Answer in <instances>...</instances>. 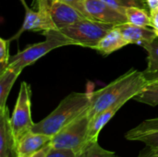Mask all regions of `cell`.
Returning <instances> with one entry per match:
<instances>
[{
	"label": "cell",
	"mask_w": 158,
	"mask_h": 157,
	"mask_svg": "<svg viewBox=\"0 0 158 157\" xmlns=\"http://www.w3.org/2000/svg\"><path fill=\"white\" fill-rule=\"evenodd\" d=\"M147 84L148 81L143 71L131 68L104 88L91 93V102L88 108L89 118L92 119L97 114L115 105H125Z\"/></svg>",
	"instance_id": "1"
},
{
	"label": "cell",
	"mask_w": 158,
	"mask_h": 157,
	"mask_svg": "<svg viewBox=\"0 0 158 157\" xmlns=\"http://www.w3.org/2000/svg\"><path fill=\"white\" fill-rule=\"evenodd\" d=\"M91 102V93H71L66 96L46 118L35 123L31 131L55 136L86 110Z\"/></svg>",
	"instance_id": "2"
},
{
	"label": "cell",
	"mask_w": 158,
	"mask_h": 157,
	"mask_svg": "<svg viewBox=\"0 0 158 157\" xmlns=\"http://www.w3.org/2000/svg\"><path fill=\"white\" fill-rule=\"evenodd\" d=\"M43 34L46 38L44 42L31 44L17 55L10 56L7 68L23 70L24 68L33 64L50 51L65 45H73L72 42L58 31H50Z\"/></svg>",
	"instance_id": "3"
},
{
	"label": "cell",
	"mask_w": 158,
	"mask_h": 157,
	"mask_svg": "<svg viewBox=\"0 0 158 157\" xmlns=\"http://www.w3.org/2000/svg\"><path fill=\"white\" fill-rule=\"evenodd\" d=\"M114 27L111 24L85 18L58 31L71 41L73 45L94 49Z\"/></svg>",
	"instance_id": "4"
},
{
	"label": "cell",
	"mask_w": 158,
	"mask_h": 157,
	"mask_svg": "<svg viewBox=\"0 0 158 157\" xmlns=\"http://www.w3.org/2000/svg\"><path fill=\"white\" fill-rule=\"evenodd\" d=\"M89 123L90 118L88 110H86L74 121L52 137V147L55 149L71 150L77 155L82 154L90 146L87 145Z\"/></svg>",
	"instance_id": "5"
},
{
	"label": "cell",
	"mask_w": 158,
	"mask_h": 157,
	"mask_svg": "<svg viewBox=\"0 0 158 157\" xmlns=\"http://www.w3.org/2000/svg\"><path fill=\"white\" fill-rule=\"evenodd\" d=\"M31 85L22 81L19 88L18 99L10 118V125L16 144L30 131L35 123L31 119Z\"/></svg>",
	"instance_id": "6"
},
{
	"label": "cell",
	"mask_w": 158,
	"mask_h": 157,
	"mask_svg": "<svg viewBox=\"0 0 158 157\" xmlns=\"http://www.w3.org/2000/svg\"><path fill=\"white\" fill-rule=\"evenodd\" d=\"M84 6L92 19L114 26L127 22L125 14L103 0H85Z\"/></svg>",
	"instance_id": "7"
},
{
	"label": "cell",
	"mask_w": 158,
	"mask_h": 157,
	"mask_svg": "<svg viewBox=\"0 0 158 157\" xmlns=\"http://www.w3.org/2000/svg\"><path fill=\"white\" fill-rule=\"evenodd\" d=\"M49 13L56 26V31L63 30L82 19H85V17L78 9L61 0L52 1Z\"/></svg>",
	"instance_id": "8"
},
{
	"label": "cell",
	"mask_w": 158,
	"mask_h": 157,
	"mask_svg": "<svg viewBox=\"0 0 158 157\" xmlns=\"http://www.w3.org/2000/svg\"><path fill=\"white\" fill-rule=\"evenodd\" d=\"M115 27L121 32L122 36L130 44H138L143 48L149 45L157 37L154 29H150L148 27L136 26L129 22L122 23Z\"/></svg>",
	"instance_id": "9"
},
{
	"label": "cell",
	"mask_w": 158,
	"mask_h": 157,
	"mask_svg": "<svg viewBox=\"0 0 158 157\" xmlns=\"http://www.w3.org/2000/svg\"><path fill=\"white\" fill-rule=\"evenodd\" d=\"M0 157H18L7 106L0 111Z\"/></svg>",
	"instance_id": "10"
},
{
	"label": "cell",
	"mask_w": 158,
	"mask_h": 157,
	"mask_svg": "<svg viewBox=\"0 0 158 157\" xmlns=\"http://www.w3.org/2000/svg\"><path fill=\"white\" fill-rule=\"evenodd\" d=\"M52 137L30 131L17 144L18 157H29L50 144Z\"/></svg>",
	"instance_id": "11"
},
{
	"label": "cell",
	"mask_w": 158,
	"mask_h": 157,
	"mask_svg": "<svg viewBox=\"0 0 158 157\" xmlns=\"http://www.w3.org/2000/svg\"><path fill=\"white\" fill-rule=\"evenodd\" d=\"M25 9H26L25 19L20 32L25 31H42L43 33H44L46 31L56 30L50 17L39 11L32 10L30 7H27Z\"/></svg>",
	"instance_id": "12"
},
{
	"label": "cell",
	"mask_w": 158,
	"mask_h": 157,
	"mask_svg": "<svg viewBox=\"0 0 158 157\" xmlns=\"http://www.w3.org/2000/svg\"><path fill=\"white\" fill-rule=\"evenodd\" d=\"M124 105V104H118L115 105L105 111L97 114L92 119H90L89 129H88V135H87V145H91L94 142L97 141L98 135L102 129L108 123V121L116 115V113Z\"/></svg>",
	"instance_id": "13"
},
{
	"label": "cell",
	"mask_w": 158,
	"mask_h": 157,
	"mask_svg": "<svg viewBox=\"0 0 158 157\" xmlns=\"http://www.w3.org/2000/svg\"><path fill=\"white\" fill-rule=\"evenodd\" d=\"M129 44L130 43L125 40L121 32L116 27H114L104 36V38H102V40L94 49L101 53L103 56H108Z\"/></svg>",
	"instance_id": "14"
},
{
	"label": "cell",
	"mask_w": 158,
	"mask_h": 157,
	"mask_svg": "<svg viewBox=\"0 0 158 157\" xmlns=\"http://www.w3.org/2000/svg\"><path fill=\"white\" fill-rule=\"evenodd\" d=\"M21 71L22 70L19 69L6 68V69L0 74V111L6 107L8 94Z\"/></svg>",
	"instance_id": "15"
},
{
	"label": "cell",
	"mask_w": 158,
	"mask_h": 157,
	"mask_svg": "<svg viewBox=\"0 0 158 157\" xmlns=\"http://www.w3.org/2000/svg\"><path fill=\"white\" fill-rule=\"evenodd\" d=\"M148 52L147 68L143 71L148 82L158 80V36L144 48Z\"/></svg>",
	"instance_id": "16"
},
{
	"label": "cell",
	"mask_w": 158,
	"mask_h": 157,
	"mask_svg": "<svg viewBox=\"0 0 158 157\" xmlns=\"http://www.w3.org/2000/svg\"><path fill=\"white\" fill-rule=\"evenodd\" d=\"M125 16L127 22L141 26V27H151V13L149 9L142 7H129L125 10Z\"/></svg>",
	"instance_id": "17"
},
{
	"label": "cell",
	"mask_w": 158,
	"mask_h": 157,
	"mask_svg": "<svg viewBox=\"0 0 158 157\" xmlns=\"http://www.w3.org/2000/svg\"><path fill=\"white\" fill-rule=\"evenodd\" d=\"M133 100L151 106L158 105V80L148 82V84L133 97Z\"/></svg>",
	"instance_id": "18"
},
{
	"label": "cell",
	"mask_w": 158,
	"mask_h": 157,
	"mask_svg": "<svg viewBox=\"0 0 158 157\" xmlns=\"http://www.w3.org/2000/svg\"><path fill=\"white\" fill-rule=\"evenodd\" d=\"M155 130H158V118L144 120L140 125H138L136 128L129 130L126 133L125 137L127 140L132 141L138 135L147 133V132H151V131H155Z\"/></svg>",
	"instance_id": "19"
},
{
	"label": "cell",
	"mask_w": 158,
	"mask_h": 157,
	"mask_svg": "<svg viewBox=\"0 0 158 157\" xmlns=\"http://www.w3.org/2000/svg\"><path fill=\"white\" fill-rule=\"evenodd\" d=\"M115 7L116 9L119 10L121 13L125 14V10L129 7H142V8H148L146 0H103Z\"/></svg>",
	"instance_id": "20"
},
{
	"label": "cell",
	"mask_w": 158,
	"mask_h": 157,
	"mask_svg": "<svg viewBox=\"0 0 158 157\" xmlns=\"http://www.w3.org/2000/svg\"><path fill=\"white\" fill-rule=\"evenodd\" d=\"M81 157H119L114 152L107 151L102 148L98 141L94 142L82 154Z\"/></svg>",
	"instance_id": "21"
},
{
	"label": "cell",
	"mask_w": 158,
	"mask_h": 157,
	"mask_svg": "<svg viewBox=\"0 0 158 157\" xmlns=\"http://www.w3.org/2000/svg\"><path fill=\"white\" fill-rule=\"evenodd\" d=\"M132 141L143 142V143L147 145L149 150L154 151V152H158V130L138 135Z\"/></svg>",
	"instance_id": "22"
},
{
	"label": "cell",
	"mask_w": 158,
	"mask_h": 157,
	"mask_svg": "<svg viewBox=\"0 0 158 157\" xmlns=\"http://www.w3.org/2000/svg\"><path fill=\"white\" fill-rule=\"evenodd\" d=\"M9 40L0 38V74L3 73L9 62Z\"/></svg>",
	"instance_id": "23"
},
{
	"label": "cell",
	"mask_w": 158,
	"mask_h": 157,
	"mask_svg": "<svg viewBox=\"0 0 158 157\" xmlns=\"http://www.w3.org/2000/svg\"><path fill=\"white\" fill-rule=\"evenodd\" d=\"M81 155H77L75 152L71 150H64V149H55L52 148L48 153L46 157H81Z\"/></svg>",
	"instance_id": "24"
},
{
	"label": "cell",
	"mask_w": 158,
	"mask_h": 157,
	"mask_svg": "<svg viewBox=\"0 0 158 157\" xmlns=\"http://www.w3.org/2000/svg\"><path fill=\"white\" fill-rule=\"evenodd\" d=\"M70 6H72L73 7H75L76 9H78L85 18L87 19H90V17L88 16L87 12H86V9H85V6H84V1L85 0H61Z\"/></svg>",
	"instance_id": "25"
},
{
	"label": "cell",
	"mask_w": 158,
	"mask_h": 157,
	"mask_svg": "<svg viewBox=\"0 0 158 157\" xmlns=\"http://www.w3.org/2000/svg\"><path fill=\"white\" fill-rule=\"evenodd\" d=\"M52 148H53V147H52V145H51V143H50V144L46 145L45 147L42 148L41 150H39L38 152L34 153L33 155H31V156L29 157H46L47 156V155H48V153L51 151Z\"/></svg>",
	"instance_id": "26"
},
{
	"label": "cell",
	"mask_w": 158,
	"mask_h": 157,
	"mask_svg": "<svg viewBox=\"0 0 158 157\" xmlns=\"http://www.w3.org/2000/svg\"><path fill=\"white\" fill-rule=\"evenodd\" d=\"M151 28L154 29L158 36V10L154 14H151Z\"/></svg>",
	"instance_id": "27"
},
{
	"label": "cell",
	"mask_w": 158,
	"mask_h": 157,
	"mask_svg": "<svg viewBox=\"0 0 158 157\" xmlns=\"http://www.w3.org/2000/svg\"><path fill=\"white\" fill-rule=\"evenodd\" d=\"M149 11L151 14H154L158 10V0H146Z\"/></svg>",
	"instance_id": "28"
},
{
	"label": "cell",
	"mask_w": 158,
	"mask_h": 157,
	"mask_svg": "<svg viewBox=\"0 0 158 157\" xmlns=\"http://www.w3.org/2000/svg\"><path fill=\"white\" fill-rule=\"evenodd\" d=\"M138 157H158V152L148 150L147 152H143V153L140 154V155Z\"/></svg>",
	"instance_id": "29"
},
{
	"label": "cell",
	"mask_w": 158,
	"mask_h": 157,
	"mask_svg": "<svg viewBox=\"0 0 158 157\" xmlns=\"http://www.w3.org/2000/svg\"><path fill=\"white\" fill-rule=\"evenodd\" d=\"M20 2L22 3V5L24 6V7H25V8H27V7H29V6H27V4H26V2H25L24 0H20Z\"/></svg>",
	"instance_id": "30"
}]
</instances>
